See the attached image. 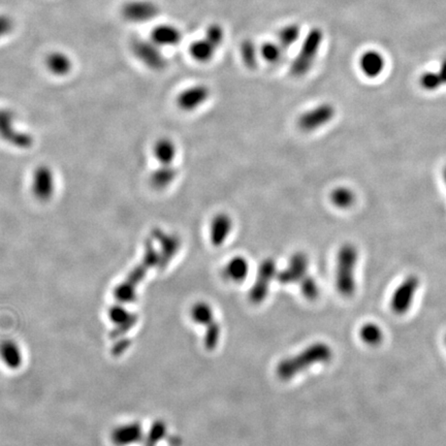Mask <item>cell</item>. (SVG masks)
I'll return each instance as SVG.
<instances>
[{"instance_id":"cell-2","label":"cell","mask_w":446,"mask_h":446,"mask_svg":"<svg viewBox=\"0 0 446 446\" xmlns=\"http://www.w3.org/2000/svg\"><path fill=\"white\" fill-rule=\"evenodd\" d=\"M160 256L158 248L154 245L153 240L150 238L145 246V253L142 262L138 264L125 280L116 287L114 291L116 300L120 304H128L136 300V288L146 277L147 272L154 267L160 266Z\"/></svg>"},{"instance_id":"cell-41","label":"cell","mask_w":446,"mask_h":446,"mask_svg":"<svg viewBox=\"0 0 446 446\" xmlns=\"http://www.w3.org/2000/svg\"><path fill=\"white\" fill-rule=\"evenodd\" d=\"M444 342H445L446 344V335H445V338H444Z\"/></svg>"},{"instance_id":"cell-34","label":"cell","mask_w":446,"mask_h":446,"mask_svg":"<svg viewBox=\"0 0 446 446\" xmlns=\"http://www.w3.org/2000/svg\"><path fill=\"white\" fill-rule=\"evenodd\" d=\"M203 38L209 40L213 46H215L218 49L221 46L223 40H225V30H223V28L219 24H211L206 29V34Z\"/></svg>"},{"instance_id":"cell-7","label":"cell","mask_w":446,"mask_h":446,"mask_svg":"<svg viewBox=\"0 0 446 446\" xmlns=\"http://www.w3.org/2000/svg\"><path fill=\"white\" fill-rule=\"evenodd\" d=\"M132 51L134 56L153 71H162L166 67V59L162 48L150 38H136L132 40Z\"/></svg>"},{"instance_id":"cell-22","label":"cell","mask_w":446,"mask_h":446,"mask_svg":"<svg viewBox=\"0 0 446 446\" xmlns=\"http://www.w3.org/2000/svg\"><path fill=\"white\" fill-rule=\"evenodd\" d=\"M225 276L233 282H242L249 273V262L243 256H237L229 260L225 266Z\"/></svg>"},{"instance_id":"cell-19","label":"cell","mask_w":446,"mask_h":446,"mask_svg":"<svg viewBox=\"0 0 446 446\" xmlns=\"http://www.w3.org/2000/svg\"><path fill=\"white\" fill-rule=\"evenodd\" d=\"M73 60L71 56L62 51L51 52L46 58V66L54 76H67L73 69Z\"/></svg>"},{"instance_id":"cell-13","label":"cell","mask_w":446,"mask_h":446,"mask_svg":"<svg viewBox=\"0 0 446 446\" xmlns=\"http://www.w3.org/2000/svg\"><path fill=\"white\" fill-rule=\"evenodd\" d=\"M56 183L52 169L48 166H40L32 174V190L34 197L42 203L50 201L55 193Z\"/></svg>"},{"instance_id":"cell-35","label":"cell","mask_w":446,"mask_h":446,"mask_svg":"<svg viewBox=\"0 0 446 446\" xmlns=\"http://www.w3.org/2000/svg\"><path fill=\"white\" fill-rule=\"evenodd\" d=\"M220 339V327L217 321H213L206 327V335L203 342L208 350L215 349Z\"/></svg>"},{"instance_id":"cell-21","label":"cell","mask_w":446,"mask_h":446,"mask_svg":"<svg viewBox=\"0 0 446 446\" xmlns=\"http://www.w3.org/2000/svg\"><path fill=\"white\" fill-rule=\"evenodd\" d=\"M153 154L160 166H172L177 156L176 144L171 138H160L154 144Z\"/></svg>"},{"instance_id":"cell-11","label":"cell","mask_w":446,"mask_h":446,"mask_svg":"<svg viewBox=\"0 0 446 446\" xmlns=\"http://www.w3.org/2000/svg\"><path fill=\"white\" fill-rule=\"evenodd\" d=\"M308 256L304 252L297 251L290 256L287 266L278 271L276 279L283 285L300 283L308 275Z\"/></svg>"},{"instance_id":"cell-29","label":"cell","mask_w":446,"mask_h":446,"mask_svg":"<svg viewBox=\"0 0 446 446\" xmlns=\"http://www.w3.org/2000/svg\"><path fill=\"white\" fill-rule=\"evenodd\" d=\"M191 317L195 323L205 325L206 327L215 321L213 309L209 304L203 302H199L193 305V309H191Z\"/></svg>"},{"instance_id":"cell-3","label":"cell","mask_w":446,"mask_h":446,"mask_svg":"<svg viewBox=\"0 0 446 446\" xmlns=\"http://www.w3.org/2000/svg\"><path fill=\"white\" fill-rule=\"evenodd\" d=\"M358 250L354 244L344 243L336 256V287L340 295L351 297L356 289V269Z\"/></svg>"},{"instance_id":"cell-16","label":"cell","mask_w":446,"mask_h":446,"mask_svg":"<svg viewBox=\"0 0 446 446\" xmlns=\"http://www.w3.org/2000/svg\"><path fill=\"white\" fill-rule=\"evenodd\" d=\"M358 64L360 71L367 78L375 79L384 73L386 69V59L382 53L375 50H369L362 53Z\"/></svg>"},{"instance_id":"cell-36","label":"cell","mask_w":446,"mask_h":446,"mask_svg":"<svg viewBox=\"0 0 446 446\" xmlns=\"http://www.w3.org/2000/svg\"><path fill=\"white\" fill-rule=\"evenodd\" d=\"M166 425L164 421H158L153 423L147 438L146 446H156L158 442L166 436Z\"/></svg>"},{"instance_id":"cell-5","label":"cell","mask_w":446,"mask_h":446,"mask_svg":"<svg viewBox=\"0 0 446 446\" xmlns=\"http://www.w3.org/2000/svg\"><path fill=\"white\" fill-rule=\"evenodd\" d=\"M15 120L13 112L0 108V138L16 148H30L34 145V138L18 129Z\"/></svg>"},{"instance_id":"cell-10","label":"cell","mask_w":446,"mask_h":446,"mask_svg":"<svg viewBox=\"0 0 446 446\" xmlns=\"http://www.w3.org/2000/svg\"><path fill=\"white\" fill-rule=\"evenodd\" d=\"M160 7L152 0H130L122 8V17L134 24H144L156 19Z\"/></svg>"},{"instance_id":"cell-39","label":"cell","mask_w":446,"mask_h":446,"mask_svg":"<svg viewBox=\"0 0 446 446\" xmlns=\"http://www.w3.org/2000/svg\"><path fill=\"white\" fill-rule=\"evenodd\" d=\"M438 73H439L440 77H441L442 81H443V84L446 85V58L440 64Z\"/></svg>"},{"instance_id":"cell-37","label":"cell","mask_w":446,"mask_h":446,"mask_svg":"<svg viewBox=\"0 0 446 446\" xmlns=\"http://www.w3.org/2000/svg\"><path fill=\"white\" fill-rule=\"evenodd\" d=\"M14 28L15 22L13 18L7 14H0V40L11 34Z\"/></svg>"},{"instance_id":"cell-15","label":"cell","mask_w":446,"mask_h":446,"mask_svg":"<svg viewBox=\"0 0 446 446\" xmlns=\"http://www.w3.org/2000/svg\"><path fill=\"white\" fill-rule=\"evenodd\" d=\"M234 221L231 216L220 212L213 216L210 222L209 239L214 247H220L227 242L233 231Z\"/></svg>"},{"instance_id":"cell-1","label":"cell","mask_w":446,"mask_h":446,"mask_svg":"<svg viewBox=\"0 0 446 446\" xmlns=\"http://www.w3.org/2000/svg\"><path fill=\"white\" fill-rule=\"evenodd\" d=\"M332 358L333 350L327 344L321 342L312 344L297 356L279 362L276 369L277 376L282 380H291L314 364L330 362Z\"/></svg>"},{"instance_id":"cell-26","label":"cell","mask_w":446,"mask_h":446,"mask_svg":"<svg viewBox=\"0 0 446 446\" xmlns=\"http://www.w3.org/2000/svg\"><path fill=\"white\" fill-rule=\"evenodd\" d=\"M0 358L11 369H18L22 364V354L19 346L10 340L0 344Z\"/></svg>"},{"instance_id":"cell-25","label":"cell","mask_w":446,"mask_h":446,"mask_svg":"<svg viewBox=\"0 0 446 446\" xmlns=\"http://www.w3.org/2000/svg\"><path fill=\"white\" fill-rule=\"evenodd\" d=\"M330 201L340 210H347L356 203V193L347 186H337L330 193Z\"/></svg>"},{"instance_id":"cell-27","label":"cell","mask_w":446,"mask_h":446,"mask_svg":"<svg viewBox=\"0 0 446 446\" xmlns=\"http://www.w3.org/2000/svg\"><path fill=\"white\" fill-rule=\"evenodd\" d=\"M301 36V27L297 24H288L281 28L277 34V42L283 50L291 48L299 40Z\"/></svg>"},{"instance_id":"cell-40","label":"cell","mask_w":446,"mask_h":446,"mask_svg":"<svg viewBox=\"0 0 446 446\" xmlns=\"http://www.w3.org/2000/svg\"><path fill=\"white\" fill-rule=\"evenodd\" d=\"M442 178H443L444 184L446 186V166L444 168L443 172H442Z\"/></svg>"},{"instance_id":"cell-28","label":"cell","mask_w":446,"mask_h":446,"mask_svg":"<svg viewBox=\"0 0 446 446\" xmlns=\"http://www.w3.org/2000/svg\"><path fill=\"white\" fill-rule=\"evenodd\" d=\"M360 337L367 345L378 346L384 341V334L380 325L369 323L360 327Z\"/></svg>"},{"instance_id":"cell-24","label":"cell","mask_w":446,"mask_h":446,"mask_svg":"<svg viewBox=\"0 0 446 446\" xmlns=\"http://www.w3.org/2000/svg\"><path fill=\"white\" fill-rule=\"evenodd\" d=\"M216 50H217V48L213 46L209 40H206L205 38L195 40L189 47L190 56L195 61L201 63L211 61L214 55H215Z\"/></svg>"},{"instance_id":"cell-4","label":"cell","mask_w":446,"mask_h":446,"mask_svg":"<svg viewBox=\"0 0 446 446\" xmlns=\"http://www.w3.org/2000/svg\"><path fill=\"white\" fill-rule=\"evenodd\" d=\"M323 42V32L321 28H312L307 34L301 45L300 50L293 59L290 73L295 78L306 76L312 69Z\"/></svg>"},{"instance_id":"cell-23","label":"cell","mask_w":446,"mask_h":446,"mask_svg":"<svg viewBox=\"0 0 446 446\" xmlns=\"http://www.w3.org/2000/svg\"><path fill=\"white\" fill-rule=\"evenodd\" d=\"M178 176V171L174 166H160L152 173L150 177V182L152 186L158 190L168 188L173 184Z\"/></svg>"},{"instance_id":"cell-12","label":"cell","mask_w":446,"mask_h":446,"mask_svg":"<svg viewBox=\"0 0 446 446\" xmlns=\"http://www.w3.org/2000/svg\"><path fill=\"white\" fill-rule=\"evenodd\" d=\"M151 239L158 243L160 248L158 252H160V262L158 269L164 270L180 250V238L175 234L169 233L158 227L152 231Z\"/></svg>"},{"instance_id":"cell-20","label":"cell","mask_w":446,"mask_h":446,"mask_svg":"<svg viewBox=\"0 0 446 446\" xmlns=\"http://www.w3.org/2000/svg\"><path fill=\"white\" fill-rule=\"evenodd\" d=\"M143 431L138 423H128L114 430L112 433V440L117 446H126L136 443L142 439Z\"/></svg>"},{"instance_id":"cell-17","label":"cell","mask_w":446,"mask_h":446,"mask_svg":"<svg viewBox=\"0 0 446 446\" xmlns=\"http://www.w3.org/2000/svg\"><path fill=\"white\" fill-rule=\"evenodd\" d=\"M109 317L115 325V329L112 333L114 338L120 337L127 333L132 327H134L138 321V317L134 313H130L121 305L112 307L109 311Z\"/></svg>"},{"instance_id":"cell-30","label":"cell","mask_w":446,"mask_h":446,"mask_svg":"<svg viewBox=\"0 0 446 446\" xmlns=\"http://www.w3.org/2000/svg\"><path fill=\"white\" fill-rule=\"evenodd\" d=\"M285 51L281 48L278 42H266L260 49V55L264 61L271 64L278 63L282 59Z\"/></svg>"},{"instance_id":"cell-33","label":"cell","mask_w":446,"mask_h":446,"mask_svg":"<svg viewBox=\"0 0 446 446\" xmlns=\"http://www.w3.org/2000/svg\"><path fill=\"white\" fill-rule=\"evenodd\" d=\"M301 291L303 295L306 297L307 300L314 301L317 300L319 295V286L317 284V281L313 277L307 275L304 279L300 282Z\"/></svg>"},{"instance_id":"cell-8","label":"cell","mask_w":446,"mask_h":446,"mask_svg":"<svg viewBox=\"0 0 446 446\" xmlns=\"http://www.w3.org/2000/svg\"><path fill=\"white\" fill-rule=\"evenodd\" d=\"M276 262L268 258L260 262L256 273V280L249 291V300L254 304H260L266 300L272 280L277 277Z\"/></svg>"},{"instance_id":"cell-6","label":"cell","mask_w":446,"mask_h":446,"mask_svg":"<svg viewBox=\"0 0 446 446\" xmlns=\"http://www.w3.org/2000/svg\"><path fill=\"white\" fill-rule=\"evenodd\" d=\"M421 281L415 275H409L395 289L390 306L396 315H404L410 310Z\"/></svg>"},{"instance_id":"cell-31","label":"cell","mask_w":446,"mask_h":446,"mask_svg":"<svg viewBox=\"0 0 446 446\" xmlns=\"http://www.w3.org/2000/svg\"><path fill=\"white\" fill-rule=\"evenodd\" d=\"M241 57L244 64L249 69H254L258 66V53L256 44L252 40H246L241 44Z\"/></svg>"},{"instance_id":"cell-38","label":"cell","mask_w":446,"mask_h":446,"mask_svg":"<svg viewBox=\"0 0 446 446\" xmlns=\"http://www.w3.org/2000/svg\"><path fill=\"white\" fill-rule=\"evenodd\" d=\"M129 340L126 339V338L120 340V341H118L117 343L115 344V346H114V354H116V356H120V354H123V352L129 347Z\"/></svg>"},{"instance_id":"cell-18","label":"cell","mask_w":446,"mask_h":446,"mask_svg":"<svg viewBox=\"0 0 446 446\" xmlns=\"http://www.w3.org/2000/svg\"><path fill=\"white\" fill-rule=\"evenodd\" d=\"M150 38L160 48L175 47L182 40V32L172 24H160L152 30Z\"/></svg>"},{"instance_id":"cell-32","label":"cell","mask_w":446,"mask_h":446,"mask_svg":"<svg viewBox=\"0 0 446 446\" xmlns=\"http://www.w3.org/2000/svg\"><path fill=\"white\" fill-rule=\"evenodd\" d=\"M419 85L425 91H435L443 86V81L437 71H425L419 77Z\"/></svg>"},{"instance_id":"cell-9","label":"cell","mask_w":446,"mask_h":446,"mask_svg":"<svg viewBox=\"0 0 446 446\" xmlns=\"http://www.w3.org/2000/svg\"><path fill=\"white\" fill-rule=\"evenodd\" d=\"M336 109L332 103H323L301 114L297 126L303 132H310L327 125L335 118Z\"/></svg>"},{"instance_id":"cell-14","label":"cell","mask_w":446,"mask_h":446,"mask_svg":"<svg viewBox=\"0 0 446 446\" xmlns=\"http://www.w3.org/2000/svg\"><path fill=\"white\" fill-rule=\"evenodd\" d=\"M211 95L209 87L203 84L193 85L179 93L177 105L185 112H193L203 106Z\"/></svg>"}]
</instances>
